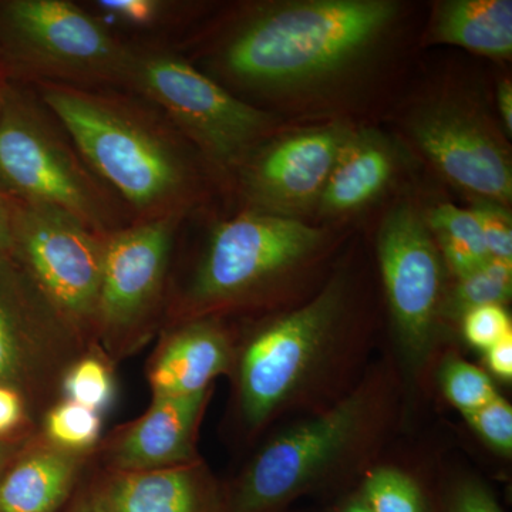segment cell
<instances>
[{
	"label": "cell",
	"mask_w": 512,
	"mask_h": 512,
	"mask_svg": "<svg viewBox=\"0 0 512 512\" xmlns=\"http://www.w3.org/2000/svg\"><path fill=\"white\" fill-rule=\"evenodd\" d=\"M33 87L134 221L184 218L198 192L191 144L154 104L126 90Z\"/></svg>",
	"instance_id": "1"
},
{
	"label": "cell",
	"mask_w": 512,
	"mask_h": 512,
	"mask_svg": "<svg viewBox=\"0 0 512 512\" xmlns=\"http://www.w3.org/2000/svg\"><path fill=\"white\" fill-rule=\"evenodd\" d=\"M389 0H308L258 6L229 28L212 64L251 92H281L325 80L365 55L390 28Z\"/></svg>",
	"instance_id": "2"
},
{
	"label": "cell",
	"mask_w": 512,
	"mask_h": 512,
	"mask_svg": "<svg viewBox=\"0 0 512 512\" xmlns=\"http://www.w3.org/2000/svg\"><path fill=\"white\" fill-rule=\"evenodd\" d=\"M0 188L12 200L59 208L99 234L134 221L90 170L36 90L6 82L0 106Z\"/></svg>",
	"instance_id": "3"
},
{
	"label": "cell",
	"mask_w": 512,
	"mask_h": 512,
	"mask_svg": "<svg viewBox=\"0 0 512 512\" xmlns=\"http://www.w3.org/2000/svg\"><path fill=\"white\" fill-rule=\"evenodd\" d=\"M384 412L382 383H365L325 412L281 431L222 493V512H282L328 484L370 447Z\"/></svg>",
	"instance_id": "4"
},
{
	"label": "cell",
	"mask_w": 512,
	"mask_h": 512,
	"mask_svg": "<svg viewBox=\"0 0 512 512\" xmlns=\"http://www.w3.org/2000/svg\"><path fill=\"white\" fill-rule=\"evenodd\" d=\"M130 45L70 0L0 2V73L37 84L124 90Z\"/></svg>",
	"instance_id": "5"
},
{
	"label": "cell",
	"mask_w": 512,
	"mask_h": 512,
	"mask_svg": "<svg viewBox=\"0 0 512 512\" xmlns=\"http://www.w3.org/2000/svg\"><path fill=\"white\" fill-rule=\"evenodd\" d=\"M124 90L154 104L181 136L218 167H241L272 119L160 40L128 42Z\"/></svg>",
	"instance_id": "6"
},
{
	"label": "cell",
	"mask_w": 512,
	"mask_h": 512,
	"mask_svg": "<svg viewBox=\"0 0 512 512\" xmlns=\"http://www.w3.org/2000/svg\"><path fill=\"white\" fill-rule=\"evenodd\" d=\"M320 229L296 218L251 210L217 225L180 303L185 319L244 305L308 261Z\"/></svg>",
	"instance_id": "7"
},
{
	"label": "cell",
	"mask_w": 512,
	"mask_h": 512,
	"mask_svg": "<svg viewBox=\"0 0 512 512\" xmlns=\"http://www.w3.org/2000/svg\"><path fill=\"white\" fill-rule=\"evenodd\" d=\"M343 308L345 289L335 279L248 340L239 357L238 400L251 429L291 406L322 372L336 349Z\"/></svg>",
	"instance_id": "8"
},
{
	"label": "cell",
	"mask_w": 512,
	"mask_h": 512,
	"mask_svg": "<svg viewBox=\"0 0 512 512\" xmlns=\"http://www.w3.org/2000/svg\"><path fill=\"white\" fill-rule=\"evenodd\" d=\"M12 256L70 333H96L107 235L59 208L12 200Z\"/></svg>",
	"instance_id": "9"
},
{
	"label": "cell",
	"mask_w": 512,
	"mask_h": 512,
	"mask_svg": "<svg viewBox=\"0 0 512 512\" xmlns=\"http://www.w3.org/2000/svg\"><path fill=\"white\" fill-rule=\"evenodd\" d=\"M181 221H133L107 235L96 333L111 348L140 340L156 319Z\"/></svg>",
	"instance_id": "10"
},
{
	"label": "cell",
	"mask_w": 512,
	"mask_h": 512,
	"mask_svg": "<svg viewBox=\"0 0 512 512\" xmlns=\"http://www.w3.org/2000/svg\"><path fill=\"white\" fill-rule=\"evenodd\" d=\"M394 332L409 366L429 359L441 308L443 264L426 220L410 205L394 208L377 241Z\"/></svg>",
	"instance_id": "11"
},
{
	"label": "cell",
	"mask_w": 512,
	"mask_h": 512,
	"mask_svg": "<svg viewBox=\"0 0 512 512\" xmlns=\"http://www.w3.org/2000/svg\"><path fill=\"white\" fill-rule=\"evenodd\" d=\"M352 133L342 123L305 128L252 153L239 167L252 210L289 217L319 201Z\"/></svg>",
	"instance_id": "12"
},
{
	"label": "cell",
	"mask_w": 512,
	"mask_h": 512,
	"mask_svg": "<svg viewBox=\"0 0 512 512\" xmlns=\"http://www.w3.org/2000/svg\"><path fill=\"white\" fill-rule=\"evenodd\" d=\"M421 151L447 180L484 201L507 205L512 197V168L507 151L484 124L467 111L434 106L413 120Z\"/></svg>",
	"instance_id": "13"
},
{
	"label": "cell",
	"mask_w": 512,
	"mask_h": 512,
	"mask_svg": "<svg viewBox=\"0 0 512 512\" xmlns=\"http://www.w3.org/2000/svg\"><path fill=\"white\" fill-rule=\"evenodd\" d=\"M211 389L192 396L153 397L146 414L111 443L114 471H147L195 463V441Z\"/></svg>",
	"instance_id": "14"
},
{
	"label": "cell",
	"mask_w": 512,
	"mask_h": 512,
	"mask_svg": "<svg viewBox=\"0 0 512 512\" xmlns=\"http://www.w3.org/2000/svg\"><path fill=\"white\" fill-rule=\"evenodd\" d=\"M96 512H222V493L200 461L114 471L87 493Z\"/></svg>",
	"instance_id": "15"
},
{
	"label": "cell",
	"mask_w": 512,
	"mask_h": 512,
	"mask_svg": "<svg viewBox=\"0 0 512 512\" xmlns=\"http://www.w3.org/2000/svg\"><path fill=\"white\" fill-rule=\"evenodd\" d=\"M234 362L227 333L208 318L185 319L163 340L151 363L153 397L192 396L211 389Z\"/></svg>",
	"instance_id": "16"
},
{
	"label": "cell",
	"mask_w": 512,
	"mask_h": 512,
	"mask_svg": "<svg viewBox=\"0 0 512 512\" xmlns=\"http://www.w3.org/2000/svg\"><path fill=\"white\" fill-rule=\"evenodd\" d=\"M82 458L46 446L30 451L0 478V512H59L77 483Z\"/></svg>",
	"instance_id": "17"
},
{
	"label": "cell",
	"mask_w": 512,
	"mask_h": 512,
	"mask_svg": "<svg viewBox=\"0 0 512 512\" xmlns=\"http://www.w3.org/2000/svg\"><path fill=\"white\" fill-rule=\"evenodd\" d=\"M393 170L392 151L382 137L350 134L320 195V210L342 214L369 204L392 180Z\"/></svg>",
	"instance_id": "18"
},
{
	"label": "cell",
	"mask_w": 512,
	"mask_h": 512,
	"mask_svg": "<svg viewBox=\"0 0 512 512\" xmlns=\"http://www.w3.org/2000/svg\"><path fill=\"white\" fill-rule=\"evenodd\" d=\"M436 42L460 46L478 55L508 59L512 53L510 0H450L434 15Z\"/></svg>",
	"instance_id": "19"
},
{
	"label": "cell",
	"mask_w": 512,
	"mask_h": 512,
	"mask_svg": "<svg viewBox=\"0 0 512 512\" xmlns=\"http://www.w3.org/2000/svg\"><path fill=\"white\" fill-rule=\"evenodd\" d=\"M53 323L63 322L23 269L12 258L0 261V382L18 372L23 336Z\"/></svg>",
	"instance_id": "20"
},
{
	"label": "cell",
	"mask_w": 512,
	"mask_h": 512,
	"mask_svg": "<svg viewBox=\"0 0 512 512\" xmlns=\"http://www.w3.org/2000/svg\"><path fill=\"white\" fill-rule=\"evenodd\" d=\"M427 227L453 274L463 276L490 261L483 232L471 210L440 204L430 211Z\"/></svg>",
	"instance_id": "21"
},
{
	"label": "cell",
	"mask_w": 512,
	"mask_h": 512,
	"mask_svg": "<svg viewBox=\"0 0 512 512\" xmlns=\"http://www.w3.org/2000/svg\"><path fill=\"white\" fill-rule=\"evenodd\" d=\"M87 9L110 26L127 32H164L184 16L185 5L171 0H96L84 3Z\"/></svg>",
	"instance_id": "22"
},
{
	"label": "cell",
	"mask_w": 512,
	"mask_h": 512,
	"mask_svg": "<svg viewBox=\"0 0 512 512\" xmlns=\"http://www.w3.org/2000/svg\"><path fill=\"white\" fill-rule=\"evenodd\" d=\"M511 293L512 262L490 259L480 268L458 276L447 303V312L453 318H463L464 313L478 306H503L510 301Z\"/></svg>",
	"instance_id": "23"
},
{
	"label": "cell",
	"mask_w": 512,
	"mask_h": 512,
	"mask_svg": "<svg viewBox=\"0 0 512 512\" xmlns=\"http://www.w3.org/2000/svg\"><path fill=\"white\" fill-rule=\"evenodd\" d=\"M360 494L372 512H429L420 485L397 468L370 471Z\"/></svg>",
	"instance_id": "24"
},
{
	"label": "cell",
	"mask_w": 512,
	"mask_h": 512,
	"mask_svg": "<svg viewBox=\"0 0 512 512\" xmlns=\"http://www.w3.org/2000/svg\"><path fill=\"white\" fill-rule=\"evenodd\" d=\"M100 433V413L69 400L57 404L46 417L50 443L73 453L94 446Z\"/></svg>",
	"instance_id": "25"
},
{
	"label": "cell",
	"mask_w": 512,
	"mask_h": 512,
	"mask_svg": "<svg viewBox=\"0 0 512 512\" xmlns=\"http://www.w3.org/2000/svg\"><path fill=\"white\" fill-rule=\"evenodd\" d=\"M441 389L461 414L480 409L498 396L493 380L480 367L463 359H448L441 369Z\"/></svg>",
	"instance_id": "26"
},
{
	"label": "cell",
	"mask_w": 512,
	"mask_h": 512,
	"mask_svg": "<svg viewBox=\"0 0 512 512\" xmlns=\"http://www.w3.org/2000/svg\"><path fill=\"white\" fill-rule=\"evenodd\" d=\"M67 400L100 413L113 399V379L109 369L97 357H86L69 370L64 377Z\"/></svg>",
	"instance_id": "27"
},
{
	"label": "cell",
	"mask_w": 512,
	"mask_h": 512,
	"mask_svg": "<svg viewBox=\"0 0 512 512\" xmlns=\"http://www.w3.org/2000/svg\"><path fill=\"white\" fill-rule=\"evenodd\" d=\"M474 431L498 453L510 456L512 451V409L501 396H495L474 412L464 414Z\"/></svg>",
	"instance_id": "28"
},
{
	"label": "cell",
	"mask_w": 512,
	"mask_h": 512,
	"mask_svg": "<svg viewBox=\"0 0 512 512\" xmlns=\"http://www.w3.org/2000/svg\"><path fill=\"white\" fill-rule=\"evenodd\" d=\"M463 335L468 345L487 352L500 340L511 335V319L500 305H485L464 313Z\"/></svg>",
	"instance_id": "29"
},
{
	"label": "cell",
	"mask_w": 512,
	"mask_h": 512,
	"mask_svg": "<svg viewBox=\"0 0 512 512\" xmlns=\"http://www.w3.org/2000/svg\"><path fill=\"white\" fill-rule=\"evenodd\" d=\"M476 215L490 259L512 262V218L505 205L480 200L471 208Z\"/></svg>",
	"instance_id": "30"
},
{
	"label": "cell",
	"mask_w": 512,
	"mask_h": 512,
	"mask_svg": "<svg viewBox=\"0 0 512 512\" xmlns=\"http://www.w3.org/2000/svg\"><path fill=\"white\" fill-rule=\"evenodd\" d=\"M447 512H504L490 488L477 480L457 485L448 501Z\"/></svg>",
	"instance_id": "31"
},
{
	"label": "cell",
	"mask_w": 512,
	"mask_h": 512,
	"mask_svg": "<svg viewBox=\"0 0 512 512\" xmlns=\"http://www.w3.org/2000/svg\"><path fill=\"white\" fill-rule=\"evenodd\" d=\"M485 362L495 376L511 382L512 379V333L485 352Z\"/></svg>",
	"instance_id": "32"
},
{
	"label": "cell",
	"mask_w": 512,
	"mask_h": 512,
	"mask_svg": "<svg viewBox=\"0 0 512 512\" xmlns=\"http://www.w3.org/2000/svg\"><path fill=\"white\" fill-rule=\"evenodd\" d=\"M23 406L19 394L0 384V434L18 426Z\"/></svg>",
	"instance_id": "33"
},
{
	"label": "cell",
	"mask_w": 512,
	"mask_h": 512,
	"mask_svg": "<svg viewBox=\"0 0 512 512\" xmlns=\"http://www.w3.org/2000/svg\"><path fill=\"white\" fill-rule=\"evenodd\" d=\"M12 198L0 188V261L12 256Z\"/></svg>",
	"instance_id": "34"
},
{
	"label": "cell",
	"mask_w": 512,
	"mask_h": 512,
	"mask_svg": "<svg viewBox=\"0 0 512 512\" xmlns=\"http://www.w3.org/2000/svg\"><path fill=\"white\" fill-rule=\"evenodd\" d=\"M498 107L503 117L505 130L511 136L512 131V87L508 80H504L498 87Z\"/></svg>",
	"instance_id": "35"
},
{
	"label": "cell",
	"mask_w": 512,
	"mask_h": 512,
	"mask_svg": "<svg viewBox=\"0 0 512 512\" xmlns=\"http://www.w3.org/2000/svg\"><path fill=\"white\" fill-rule=\"evenodd\" d=\"M340 512H372V510H370L369 505L366 504L362 494H359L356 498L350 500Z\"/></svg>",
	"instance_id": "36"
},
{
	"label": "cell",
	"mask_w": 512,
	"mask_h": 512,
	"mask_svg": "<svg viewBox=\"0 0 512 512\" xmlns=\"http://www.w3.org/2000/svg\"><path fill=\"white\" fill-rule=\"evenodd\" d=\"M69 512H96V510H94L92 503H90L87 494H84L83 497L77 498L76 503L70 508Z\"/></svg>",
	"instance_id": "37"
},
{
	"label": "cell",
	"mask_w": 512,
	"mask_h": 512,
	"mask_svg": "<svg viewBox=\"0 0 512 512\" xmlns=\"http://www.w3.org/2000/svg\"><path fill=\"white\" fill-rule=\"evenodd\" d=\"M3 84H5V82H2V79H0V106H2Z\"/></svg>",
	"instance_id": "38"
},
{
	"label": "cell",
	"mask_w": 512,
	"mask_h": 512,
	"mask_svg": "<svg viewBox=\"0 0 512 512\" xmlns=\"http://www.w3.org/2000/svg\"><path fill=\"white\" fill-rule=\"evenodd\" d=\"M2 457H3V450H2V448H0V461H2Z\"/></svg>",
	"instance_id": "39"
}]
</instances>
